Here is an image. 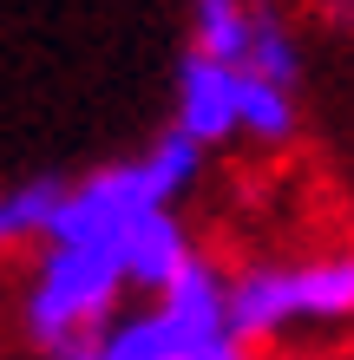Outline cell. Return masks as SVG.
Masks as SVG:
<instances>
[{
    "instance_id": "30bf717a",
    "label": "cell",
    "mask_w": 354,
    "mask_h": 360,
    "mask_svg": "<svg viewBox=\"0 0 354 360\" xmlns=\"http://www.w3.org/2000/svg\"><path fill=\"white\" fill-rule=\"evenodd\" d=\"M243 72H256V79H276V86L296 92L302 86V53H296V39H289V27L269 7H256V33H249V66Z\"/></svg>"
},
{
    "instance_id": "277c9868",
    "label": "cell",
    "mask_w": 354,
    "mask_h": 360,
    "mask_svg": "<svg viewBox=\"0 0 354 360\" xmlns=\"http://www.w3.org/2000/svg\"><path fill=\"white\" fill-rule=\"evenodd\" d=\"M158 314L171 321L177 347L191 354L197 341H210V334L230 328V282H223V275L203 262V256H191V262L171 275V288L158 295Z\"/></svg>"
},
{
    "instance_id": "8992f818",
    "label": "cell",
    "mask_w": 354,
    "mask_h": 360,
    "mask_svg": "<svg viewBox=\"0 0 354 360\" xmlns=\"http://www.w3.org/2000/svg\"><path fill=\"white\" fill-rule=\"evenodd\" d=\"M53 360H184L171 321L158 314V302L144 314H118V321H106L99 334H86V341H66Z\"/></svg>"
},
{
    "instance_id": "5b68a950",
    "label": "cell",
    "mask_w": 354,
    "mask_h": 360,
    "mask_svg": "<svg viewBox=\"0 0 354 360\" xmlns=\"http://www.w3.org/2000/svg\"><path fill=\"white\" fill-rule=\"evenodd\" d=\"M197 249L191 236H184V223L171 217V210H151L144 223L125 229V243H118V262H125V282H132L138 295H164L171 288V275L191 262Z\"/></svg>"
},
{
    "instance_id": "52a82bcc",
    "label": "cell",
    "mask_w": 354,
    "mask_h": 360,
    "mask_svg": "<svg viewBox=\"0 0 354 360\" xmlns=\"http://www.w3.org/2000/svg\"><path fill=\"white\" fill-rule=\"evenodd\" d=\"M263 0H191V53L223 59V66H249V33H256Z\"/></svg>"
},
{
    "instance_id": "8fae6325",
    "label": "cell",
    "mask_w": 354,
    "mask_h": 360,
    "mask_svg": "<svg viewBox=\"0 0 354 360\" xmlns=\"http://www.w3.org/2000/svg\"><path fill=\"white\" fill-rule=\"evenodd\" d=\"M184 360H249V341H236V334L223 328V334H210V341H197Z\"/></svg>"
},
{
    "instance_id": "7a4b0ae2",
    "label": "cell",
    "mask_w": 354,
    "mask_h": 360,
    "mask_svg": "<svg viewBox=\"0 0 354 360\" xmlns=\"http://www.w3.org/2000/svg\"><path fill=\"white\" fill-rule=\"evenodd\" d=\"M125 262L112 249H86V243H46L33 282H27V334L46 354H59L66 341H86L106 321H118L125 302Z\"/></svg>"
},
{
    "instance_id": "9c48e42d",
    "label": "cell",
    "mask_w": 354,
    "mask_h": 360,
    "mask_svg": "<svg viewBox=\"0 0 354 360\" xmlns=\"http://www.w3.org/2000/svg\"><path fill=\"white\" fill-rule=\"evenodd\" d=\"M59 197H66V184L59 177H27L13 190H0V249H20V243H46V229L59 217Z\"/></svg>"
},
{
    "instance_id": "3957f363",
    "label": "cell",
    "mask_w": 354,
    "mask_h": 360,
    "mask_svg": "<svg viewBox=\"0 0 354 360\" xmlns=\"http://www.w3.org/2000/svg\"><path fill=\"white\" fill-rule=\"evenodd\" d=\"M236 66H223V59H203L191 53L184 59V72H177V131L203 144V151H217V144H230L243 131V118H236Z\"/></svg>"
},
{
    "instance_id": "ba28073f",
    "label": "cell",
    "mask_w": 354,
    "mask_h": 360,
    "mask_svg": "<svg viewBox=\"0 0 354 360\" xmlns=\"http://www.w3.org/2000/svg\"><path fill=\"white\" fill-rule=\"evenodd\" d=\"M236 118H243V138H256V144H289L302 124L296 92L276 86V79H256V72L236 79Z\"/></svg>"
},
{
    "instance_id": "6da1fadb",
    "label": "cell",
    "mask_w": 354,
    "mask_h": 360,
    "mask_svg": "<svg viewBox=\"0 0 354 360\" xmlns=\"http://www.w3.org/2000/svg\"><path fill=\"white\" fill-rule=\"evenodd\" d=\"M354 314V249L308 262H263L230 282V334L269 341L296 321H348Z\"/></svg>"
}]
</instances>
